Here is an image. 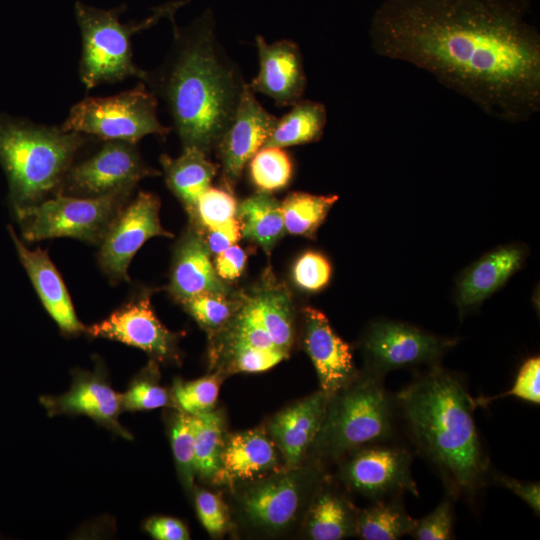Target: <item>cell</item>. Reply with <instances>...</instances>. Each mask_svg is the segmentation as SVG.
I'll return each mask as SVG.
<instances>
[{
  "label": "cell",
  "mask_w": 540,
  "mask_h": 540,
  "mask_svg": "<svg viewBox=\"0 0 540 540\" xmlns=\"http://www.w3.org/2000/svg\"><path fill=\"white\" fill-rule=\"evenodd\" d=\"M240 237V223L235 217L219 227L208 230L205 241L210 253L217 255L228 247L236 244Z\"/></svg>",
  "instance_id": "cell-46"
},
{
  "label": "cell",
  "mask_w": 540,
  "mask_h": 540,
  "mask_svg": "<svg viewBox=\"0 0 540 540\" xmlns=\"http://www.w3.org/2000/svg\"><path fill=\"white\" fill-rule=\"evenodd\" d=\"M221 378L211 375L194 381L176 380L173 386L174 399L182 411L198 415L212 411L217 397Z\"/></svg>",
  "instance_id": "cell-34"
},
{
  "label": "cell",
  "mask_w": 540,
  "mask_h": 540,
  "mask_svg": "<svg viewBox=\"0 0 540 540\" xmlns=\"http://www.w3.org/2000/svg\"><path fill=\"white\" fill-rule=\"evenodd\" d=\"M160 163L167 186L192 213L200 195L210 187L217 166L205 152L194 147L183 148L177 158L162 154Z\"/></svg>",
  "instance_id": "cell-23"
},
{
  "label": "cell",
  "mask_w": 540,
  "mask_h": 540,
  "mask_svg": "<svg viewBox=\"0 0 540 540\" xmlns=\"http://www.w3.org/2000/svg\"><path fill=\"white\" fill-rule=\"evenodd\" d=\"M103 141L94 154L70 166L57 193L97 197L123 190L133 191L143 178L160 174L145 164L136 144Z\"/></svg>",
  "instance_id": "cell-10"
},
{
  "label": "cell",
  "mask_w": 540,
  "mask_h": 540,
  "mask_svg": "<svg viewBox=\"0 0 540 540\" xmlns=\"http://www.w3.org/2000/svg\"><path fill=\"white\" fill-rule=\"evenodd\" d=\"M456 339L439 337L417 327L391 320L370 325L362 340L366 373L383 379L393 370L439 364Z\"/></svg>",
  "instance_id": "cell-9"
},
{
  "label": "cell",
  "mask_w": 540,
  "mask_h": 540,
  "mask_svg": "<svg viewBox=\"0 0 540 540\" xmlns=\"http://www.w3.org/2000/svg\"><path fill=\"white\" fill-rule=\"evenodd\" d=\"M41 402L50 415L84 414L122 436H128L117 421L122 409L121 394L116 393L100 374L79 373L67 393L59 397H43Z\"/></svg>",
  "instance_id": "cell-20"
},
{
  "label": "cell",
  "mask_w": 540,
  "mask_h": 540,
  "mask_svg": "<svg viewBox=\"0 0 540 540\" xmlns=\"http://www.w3.org/2000/svg\"><path fill=\"white\" fill-rule=\"evenodd\" d=\"M358 512L340 495L330 491L314 500L307 519V532L314 540H339L357 535Z\"/></svg>",
  "instance_id": "cell-28"
},
{
  "label": "cell",
  "mask_w": 540,
  "mask_h": 540,
  "mask_svg": "<svg viewBox=\"0 0 540 540\" xmlns=\"http://www.w3.org/2000/svg\"><path fill=\"white\" fill-rule=\"evenodd\" d=\"M158 98L140 81L134 88L109 97H86L76 103L60 126L100 140L136 144L147 135L166 138L170 128L157 116Z\"/></svg>",
  "instance_id": "cell-7"
},
{
  "label": "cell",
  "mask_w": 540,
  "mask_h": 540,
  "mask_svg": "<svg viewBox=\"0 0 540 540\" xmlns=\"http://www.w3.org/2000/svg\"><path fill=\"white\" fill-rule=\"evenodd\" d=\"M276 461L274 445L263 432L238 433L223 446L217 476L223 474L232 480L250 479L273 468Z\"/></svg>",
  "instance_id": "cell-24"
},
{
  "label": "cell",
  "mask_w": 540,
  "mask_h": 540,
  "mask_svg": "<svg viewBox=\"0 0 540 540\" xmlns=\"http://www.w3.org/2000/svg\"><path fill=\"white\" fill-rule=\"evenodd\" d=\"M395 432V405L383 379L368 373L328 400L323 424L314 442L339 458L361 447L389 442Z\"/></svg>",
  "instance_id": "cell-6"
},
{
  "label": "cell",
  "mask_w": 540,
  "mask_h": 540,
  "mask_svg": "<svg viewBox=\"0 0 540 540\" xmlns=\"http://www.w3.org/2000/svg\"><path fill=\"white\" fill-rule=\"evenodd\" d=\"M329 398L316 392L280 412L269 425L270 433L288 468L297 467L323 424Z\"/></svg>",
  "instance_id": "cell-21"
},
{
  "label": "cell",
  "mask_w": 540,
  "mask_h": 540,
  "mask_svg": "<svg viewBox=\"0 0 540 540\" xmlns=\"http://www.w3.org/2000/svg\"><path fill=\"white\" fill-rule=\"evenodd\" d=\"M419 452L437 469L453 498L473 499L487 484L489 459L474 419L477 407L461 376L439 364L394 397Z\"/></svg>",
  "instance_id": "cell-3"
},
{
  "label": "cell",
  "mask_w": 540,
  "mask_h": 540,
  "mask_svg": "<svg viewBox=\"0 0 540 540\" xmlns=\"http://www.w3.org/2000/svg\"><path fill=\"white\" fill-rule=\"evenodd\" d=\"M195 416V471L205 479L215 478L220 470L223 449V422L218 412Z\"/></svg>",
  "instance_id": "cell-31"
},
{
  "label": "cell",
  "mask_w": 540,
  "mask_h": 540,
  "mask_svg": "<svg viewBox=\"0 0 540 540\" xmlns=\"http://www.w3.org/2000/svg\"><path fill=\"white\" fill-rule=\"evenodd\" d=\"M453 525V497L448 495L433 511L415 520L409 535L416 540H449L454 536Z\"/></svg>",
  "instance_id": "cell-38"
},
{
  "label": "cell",
  "mask_w": 540,
  "mask_h": 540,
  "mask_svg": "<svg viewBox=\"0 0 540 540\" xmlns=\"http://www.w3.org/2000/svg\"><path fill=\"white\" fill-rule=\"evenodd\" d=\"M131 193L123 190L97 197L56 193L53 198L13 211L23 238L29 242L72 237L99 243Z\"/></svg>",
  "instance_id": "cell-8"
},
{
  "label": "cell",
  "mask_w": 540,
  "mask_h": 540,
  "mask_svg": "<svg viewBox=\"0 0 540 540\" xmlns=\"http://www.w3.org/2000/svg\"><path fill=\"white\" fill-rule=\"evenodd\" d=\"M350 453L342 475L355 491L375 501L405 492L419 496L411 473L412 455L406 448L382 442Z\"/></svg>",
  "instance_id": "cell-12"
},
{
  "label": "cell",
  "mask_w": 540,
  "mask_h": 540,
  "mask_svg": "<svg viewBox=\"0 0 540 540\" xmlns=\"http://www.w3.org/2000/svg\"><path fill=\"white\" fill-rule=\"evenodd\" d=\"M235 197L225 189L209 187L198 198L190 213L207 230H212L235 218L237 213Z\"/></svg>",
  "instance_id": "cell-35"
},
{
  "label": "cell",
  "mask_w": 540,
  "mask_h": 540,
  "mask_svg": "<svg viewBox=\"0 0 540 540\" xmlns=\"http://www.w3.org/2000/svg\"><path fill=\"white\" fill-rule=\"evenodd\" d=\"M337 199V195L289 194L281 203L285 230L313 237Z\"/></svg>",
  "instance_id": "cell-30"
},
{
  "label": "cell",
  "mask_w": 540,
  "mask_h": 540,
  "mask_svg": "<svg viewBox=\"0 0 540 540\" xmlns=\"http://www.w3.org/2000/svg\"><path fill=\"white\" fill-rule=\"evenodd\" d=\"M231 367L239 372H261L281 362L287 355L278 351L255 348L236 339H230Z\"/></svg>",
  "instance_id": "cell-39"
},
{
  "label": "cell",
  "mask_w": 540,
  "mask_h": 540,
  "mask_svg": "<svg viewBox=\"0 0 540 540\" xmlns=\"http://www.w3.org/2000/svg\"><path fill=\"white\" fill-rule=\"evenodd\" d=\"M499 485L510 490L521 498L535 513L540 512V484L539 482H525L506 475H493Z\"/></svg>",
  "instance_id": "cell-45"
},
{
  "label": "cell",
  "mask_w": 540,
  "mask_h": 540,
  "mask_svg": "<svg viewBox=\"0 0 540 540\" xmlns=\"http://www.w3.org/2000/svg\"><path fill=\"white\" fill-rule=\"evenodd\" d=\"M168 402L167 391L147 377L133 381L121 395V406L125 410H151L166 406Z\"/></svg>",
  "instance_id": "cell-41"
},
{
  "label": "cell",
  "mask_w": 540,
  "mask_h": 540,
  "mask_svg": "<svg viewBox=\"0 0 540 540\" xmlns=\"http://www.w3.org/2000/svg\"><path fill=\"white\" fill-rule=\"evenodd\" d=\"M247 255L237 244H234L216 255L215 271L222 279L238 278L245 267Z\"/></svg>",
  "instance_id": "cell-43"
},
{
  "label": "cell",
  "mask_w": 540,
  "mask_h": 540,
  "mask_svg": "<svg viewBox=\"0 0 540 540\" xmlns=\"http://www.w3.org/2000/svg\"><path fill=\"white\" fill-rule=\"evenodd\" d=\"M249 169L252 182L262 192L280 190L292 177L291 159L278 147L267 146L258 150L250 159Z\"/></svg>",
  "instance_id": "cell-32"
},
{
  "label": "cell",
  "mask_w": 540,
  "mask_h": 540,
  "mask_svg": "<svg viewBox=\"0 0 540 540\" xmlns=\"http://www.w3.org/2000/svg\"><path fill=\"white\" fill-rule=\"evenodd\" d=\"M205 239L189 229L177 242L168 290L179 302L204 293L228 295L229 289L220 280L210 259Z\"/></svg>",
  "instance_id": "cell-18"
},
{
  "label": "cell",
  "mask_w": 540,
  "mask_h": 540,
  "mask_svg": "<svg viewBox=\"0 0 540 540\" xmlns=\"http://www.w3.org/2000/svg\"><path fill=\"white\" fill-rule=\"evenodd\" d=\"M278 118L264 147L285 148L318 141L327 123L326 107L317 101L300 100Z\"/></svg>",
  "instance_id": "cell-26"
},
{
  "label": "cell",
  "mask_w": 540,
  "mask_h": 540,
  "mask_svg": "<svg viewBox=\"0 0 540 540\" xmlns=\"http://www.w3.org/2000/svg\"><path fill=\"white\" fill-rule=\"evenodd\" d=\"M251 298L271 340L287 354L293 341V309L289 292L283 285L269 280Z\"/></svg>",
  "instance_id": "cell-27"
},
{
  "label": "cell",
  "mask_w": 540,
  "mask_h": 540,
  "mask_svg": "<svg viewBox=\"0 0 540 540\" xmlns=\"http://www.w3.org/2000/svg\"><path fill=\"white\" fill-rule=\"evenodd\" d=\"M331 272V265L324 255L308 251L296 261L293 277L295 283L303 290L316 292L328 284Z\"/></svg>",
  "instance_id": "cell-40"
},
{
  "label": "cell",
  "mask_w": 540,
  "mask_h": 540,
  "mask_svg": "<svg viewBox=\"0 0 540 540\" xmlns=\"http://www.w3.org/2000/svg\"><path fill=\"white\" fill-rule=\"evenodd\" d=\"M277 119L259 103L247 83L235 114L216 146L224 180L229 186L237 183L246 163L264 147Z\"/></svg>",
  "instance_id": "cell-13"
},
{
  "label": "cell",
  "mask_w": 540,
  "mask_h": 540,
  "mask_svg": "<svg viewBox=\"0 0 540 540\" xmlns=\"http://www.w3.org/2000/svg\"><path fill=\"white\" fill-rule=\"evenodd\" d=\"M94 137L61 127L0 115V165L13 210L59 190L76 154Z\"/></svg>",
  "instance_id": "cell-4"
},
{
  "label": "cell",
  "mask_w": 540,
  "mask_h": 540,
  "mask_svg": "<svg viewBox=\"0 0 540 540\" xmlns=\"http://www.w3.org/2000/svg\"><path fill=\"white\" fill-rule=\"evenodd\" d=\"M87 331L93 337L116 340L159 359L168 357L174 348L175 337L154 314L148 292L133 298Z\"/></svg>",
  "instance_id": "cell-15"
},
{
  "label": "cell",
  "mask_w": 540,
  "mask_h": 540,
  "mask_svg": "<svg viewBox=\"0 0 540 540\" xmlns=\"http://www.w3.org/2000/svg\"><path fill=\"white\" fill-rule=\"evenodd\" d=\"M303 312L305 348L317 372L321 391L331 398L359 377L352 350L333 331L321 311L306 307Z\"/></svg>",
  "instance_id": "cell-16"
},
{
  "label": "cell",
  "mask_w": 540,
  "mask_h": 540,
  "mask_svg": "<svg viewBox=\"0 0 540 540\" xmlns=\"http://www.w3.org/2000/svg\"><path fill=\"white\" fill-rule=\"evenodd\" d=\"M415 520L398 496L377 500L358 512L357 535L364 540H396L409 535Z\"/></svg>",
  "instance_id": "cell-29"
},
{
  "label": "cell",
  "mask_w": 540,
  "mask_h": 540,
  "mask_svg": "<svg viewBox=\"0 0 540 540\" xmlns=\"http://www.w3.org/2000/svg\"><path fill=\"white\" fill-rule=\"evenodd\" d=\"M527 249L520 244L495 248L468 266L458 277L456 304L460 316L478 308L523 265Z\"/></svg>",
  "instance_id": "cell-17"
},
{
  "label": "cell",
  "mask_w": 540,
  "mask_h": 540,
  "mask_svg": "<svg viewBox=\"0 0 540 540\" xmlns=\"http://www.w3.org/2000/svg\"><path fill=\"white\" fill-rule=\"evenodd\" d=\"M146 531L158 540H188L190 538L186 526L178 519L156 516L145 523Z\"/></svg>",
  "instance_id": "cell-44"
},
{
  "label": "cell",
  "mask_w": 540,
  "mask_h": 540,
  "mask_svg": "<svg viewBox=\"0 0 540 540\" xmlns=\"http://www.w3.org/2000/svg\"><path fill=\"white\" fill-rule=\"evenodd\" d=\"M530 0H383L374 51L414 65L509 124L540 110V34Z\"/></svg>",
  "instance_id": "cell-1"
},
{
  "label": "cell",
  "mask_w": 540,
  "mask_h": 540,
  "mask_svg": "<svg viewBox=\"0 0 540 540\" xmlns=\"http://www.w3.org/2000/svg\"><path fill=\"white\" fill-rule=\"evenodd\" d=\"M299 502L298 478L287 475L249 490L243 497V508L254 524L268 529H280L293 520Z\"/></svg>",
  "instance_id": "cell-22"
},
{
  "label": "cell",
  "mask_w": 540,
  "mask_h": 540,
  "mask_svg": "<svg viewBox=\"0 0 540 540\" xmlns=\"http://www.w3.org/2000/svg\"><path fill=\"white\" fill-rule=\"evenodd\" d=\"M187 1H170L159 5L141 21L122 23L121 13L126 9L120 5L112 9H101L75 3V17L82 39L79 77L87 90L99 85L123 81L129 77L140 80L145 70L133 61L132 38L161 19H172L176 11Z\"/></svg>",
  "instance_id": "cell-5"
},
{
  "label": "cell",
  "mask_w": 540,
  "mask_h": 540,
  "mask_svg": "<svg viewBox=\"0 0 540 540\" xmlns=\"http://www.w3.org/2000/svg\"><path fill=\"white\" fill-rule=\"evenodd\" d=\"M8 231L14 242L18 257L49 315L67 334L84 329L78 320L66 286L46 251L27 248L12 226Z\"/></svg>",
  "instance_id": "cell-19"
},
{
  "label": "cell",
  "mask_w": 540,
  "mask_h": 540,
  "mask_svg": "<svg viewBox=\"0 0 540 540\" xmlns=\"http://www.w3.org/2000/svg\"><path fill=\"white\" fill-rule=\"evenodd\" d=\"M198 517L212 536H219L228 527V515L225 505L214 493L201 490L195 496Z\"/></svg>",
  "instance_id": "cell-42"
},
{
  "label": "cell",
  "mask_w": 540,
  "mask_h": 540,
  "mask_svg": "<svg viewBox=\"0 0 540 540\" xmlns=\"http://www.w3.org/2000/svg\"><path fill=\"white\" fill-rule=\"evenodd\" d=\"M171 444L177 468L186 486L192 487L195 471V416L180 411L171 428Z\"/></svg>",
  "instance_id": "cell-33"
},
{
  "label": "cell",
  "mask_w": 540,
  "mask_h": 540,
  "mask_svg": "<svg viewBox=\"0 0 540 540\" xmlns=\"http://www.w3.org/2000/svg\"><path fill=\"white\" fill-rule=\"evenodd\" d=\"M226 296L218 293H204L193 296L182 304L201 326L214 331L223 327L235 312L234 303Z\"/></svg>",
  "instance_id": "cell-36"
},
{
  "label": "cell",
  "mask_w": 540,
  "mask_h": 540,
  "mask_svg": "<svg viewBox=\"0 0 540 540\" xmlns=\"http://www.w3.org/2000/svg\"><path fill=\"white\" fill-rule=\"evenodd\" d=\"M255 44L259 71L249 88L272 98L279 107L293 106L302 100L307 77L298 44L290 39L268 43L261 35L256 36Z\"/></svg>",
  "instance_id": "cell-14"
},
{
  "label": "cell",
  "mask_w": 540,
  "mask_h": 540,
  "mask_svg": "<svg viewBox=\"0 0 540 540\" xmlns=\"http://www.w3.org/2000/svg\"><path fill=\"white\" fill-rule=\"evenodd\" d=\"M159 209L157 196L139 192L109 225L100 242L98 261L102 270L114 281H129L128 266L148 239L154 236H173L161 226Z\"/></svg>",
  "instance_id": "cell-11"
},
{
  "label": "cell",
  "mask_w": 540,
  "mask_h": 540,
  "mask_svg": "<svg viewBox=\"0 0 540 540\" xmlns=\"http://www.w3.org/2000/svg\"><path fill=\"white\" fill-rule=\"evenodd\" d=\"M171 47L162 64L143 81L164 101L182 148L206 154L231 122L247 84L238 64L219 42L211 10L185 27L174 18Z\"/></svg>",
  "instance_id": "cell-2"
},
{
  "label": "cell",
  "mask_w": 540,
  "mask_h": 540,
  "mask_svg": "<svg viewBox=\"0 0 540 540\" xmlns=\"http://www.w3.org/2000/svg\"><path fill=\"white\" fill-rule=\"evenodd\" d=\"M512 396L523 401L539 404L540 403V358L534 356L528 358L519 368L513 386L498 395L490 397L474 398L475 404L487 406L489 403Z\"/></svg>",
  "instance_id": "cell-37"
},
{
  "label": "cell",
  "mask_w": 540,
  "mask_h": 540,
  "mask_svg": "<svg viewBox=\"0 0 540 540\" xmlns=\"http://www.w3.org/2000/svg\"><path fill=\"white\" fill-rule=\"evenodd\" d=\"M241 235L269 253L285 232L281 203L268 192L259 191L237 207Z\"/></svg>",
  "instance_id": "cell-25"
}]
</instances>
